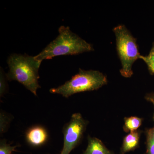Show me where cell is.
Segmentation results:
<instances>
[{"label": "cell", "mask_w": 154, "mask_h": 154, "mask_svg": "<svg viewBox=\"0 0 154 154\" xmlns=\"http://www.w3.org/2000/svg\"><path fill=\"white\" fill-rule=\"evenodd\" d=\"M58 31L57 37L34 56L36 60L42 61L59 56L76 55L94 51L92 45L73 33L69 27L60 26Z\"/></svg>", "instance_id": "obj_1"}, {"label": "cell", "mask_w": 154, "mask_h": 154, "mask_svg": "<svg viewBox=\"0 0 154 154\" xmlns=\"http://www.w3.org/2000/svg\"><path fill=\"white\" fill-rule=\"evenodd\" d=\"M41 61L34 57L14 54L8 60L9 71L6 78L10 81H16L21 83L35 96L40 88L38 83V70Z\"/></svg>", "instance_id": "obj_2"}, {"label": "cell", "mask_w": 154, "mask_h": 154, "mask_svg": "<svg viewBox=\"0 0 154 154\" xmlns=\"http://www.w3.org/2000/svg\"><path fill=\"white\" fill-rule=\"evenodd\" d=\"M107 83V77L99 71L80 69L79 73L70 80L58 88H51L49 91L67 98L77 93L98 90Z\"/></svg>", "instance_id": "obj_3"}, {"label": "cell", "mask_w": 154, "mask_h": 154, "mask_svg": "<svg viewBox=\"0 0 154 154\" xmlns=\"http://www.w3.org/2000/svg\"><path fill=\"white\" fill-rule=\"evenodd\" d=\"M116 41V49L121 61L120 74L125 78H130L133 74L132 66L140 58L136 39L124 25H119L113 29Z\"/></svg>", "instance_id": "obj_4"}, {"label": "cell", "mask_w": 154, "mask_h": 154, "mask_svg": "<svg viewBox=\"0 0 154 154\" xmlns=\"http://www.w3.org/2000/svg\"><path fill=\"white\" fill-rule=\"evenodd\" d=\"M88 122L80 113L72 114L63 128V145L60 154H70L81 142Z\"/></svg>", "instance_id": "obj_5"}, {"label": "cell", "mask_w": 154, "mask_h": 154, "mask_svg": "<svg viewBox=\"0 0 154 154\" xmlns=\"http://www.w3.org/2000/svg\"><path fill=\"white\" fill-rule=\"evenodd\" d=\"M26 141L30 146L39 147L46 143L48 139L46 130L41 126H34L27 131L25 134Z\"/></svg>", "instance_id": "obj_6"}, {"label": "cell", "mask_w": 154, "mask_h": 154, "mask_svg": "<svg viewBox=\"0 0 154 154\" xmlns=\"http://www.w3.org/2000/svg\"><path fill=\"white\" fill-rule=\"evenodd\" d=\"M88 140L87 148L82 154H114L99 139L89 136Z\"/></svg>", "instance_id": "obj_7"}, {"label": "cell", "mask_w": 154, "mask_h": 154, "mask_svg": "<svg viewBox=\"0 0 154 154\" xmlns=\"http://www.w3.org/2000/svg\"><path fill=\"white\" fill-rule=\"evenodd\" d=\"M140 133L137 131L131 132L123 139L119 154H126L136 149L139 145Z\"/></svg>", "instance_id": "obj_8"}, {"label": "cell", "mask_w": 154, "mask_h": 154, "mask_svg": "<svg viewBox=\"0 0 154 154\" xmlns=\"http://www.w3.org/2000/svg\"><path fill=\"white\" fill-rule=\"evenodd\" d=\"M123 130L125 132H132L137 131L143 122L142 118L137 116L126 117L124 119Z\"/></svg>", "instance_id": "obj_9"}, {"label": "cell", "mask_w": 154, "mask_h": 154, "mask_svg": "<svg viewBox=\"0 0 154 154\" xmlns=\"http://www.w3.org/2000/svg\"><path fill=\"white\" fill-rule=\"evenodd\" d=\"M145 154H154V127L147 130L146 132Z\"/></svg>", "instance_id": "obj_10"}, {"label": "cell", "mask_w": 154, "mask_h": 154, "mask_svg": "<svg viewBox=\"0 0 154 154\" xmlns=\"http://www.w3.org/2000/svg\"><path fill=\"white\" fill-rule=\"evenodd\" d=\"M18 146H11L7 143L6 140H1L0 141V154H12L16 151Z\"/></svg>", "instance_id": "obj_11"}, {"label": "cell", "mask_w": 154, "mask_h": 154, "mask_svg": "<svg viewBox=\"0 0 154 154\" xmlns=\"http://www.w3.org/2000/svg\"><path fill=\"white\" fill-rule=\"evenodd\" d=\"M0 132L1 134L5 132L10 122V119L5 113L1 111L0 113Z\"/></svg>", "instance_id": "obj_12"}, {"label": "cell", "mask_w": 154, "mask_h": 154, "mask_svg": "<svg viewBox=\"0 0 154 154\" xmlns=\"http://www.w3.org/2000/svg\"><path fill=\"white\" fill-rule=\"evenodd\" d=\"M140 59L142 60L145 63L150 72L154 75V56L149 54L148 55L145 56L141 55Z\"/></svg>", "instance_id": "obj_13"}, {"label": "cell", "mask_w": 154, "mask_h": 154, "mask_svg": "<svg viewBox=\"0 0 154 154\" xmlns=\"http://www.w3.org/2000/svg\"><path fill=\"white\" fill-rule=\"evenodd\" d=\"M1 79H0V96L1 97L3 96L5 94L7 89L6 87V82L5 78L3 74V71L1 68Z\"/></svg>", "instance_id": "obj_14"}, {"label": "cell", "mask_w": 154, "mask_h": 154, "mask_svg": "<svg viewBox=\"0 0 154 154\" xmlns=\"http://www.w3.org/2000/svg\"><path fill=\"white\" fill-rule=\"evenodd\" d=\"M146 99L149 102H151L152 104L153 105L154 107V93H150L148 94H147L146 96Z\"/></svg>", "instance_id": "obj_15"}, {"label": "cell", "mask_w": 154, "mask_h": 154, "mask_svg": "<svg viewBox=\"0 0 154 154\" xmlns=\"http://www.w3.org/2000/svg\"><path fill=\"white\" fill-rule=\"evenodd\" d=\"M152 55L154 56V43L153 44L152 47L149 53Z\"/></svg>", "instance_id": "obj_16"}]
</instances>
